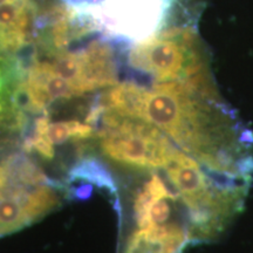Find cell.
<instances>
[{
    "label": "cell",
    "instance_id": "obj_1",
    "mask_svg": "<svg viewBox=\"0 0 253 253\" xmlns=\"http://www.w3.org/2000/svg\"><path fill=\"white\" fill-rule=\"evenodd\" d=\"M140 119L208 171L252 182L253 135L221 99L214 81H153L145 86Z\"/></svg>",
    "mask_w": 253,
    "mask_h": 253
},
{
    "label": "cell",
    "instance_id": "obj_8",
    "mask_svg": "<svg viewBox=\"0 0 253 253\" xmlns=\"http://www.w3.org/2000/svg\"><path fill=\"white\" fill-rule=\"evenodd\" d=\"M49 140L53 144H62L69 138L74 140H86L94 136V130L86 122L82 123L77 120L72 121H60L49 123L47 128Z\"/></svg>",
    "mask_w": 253,
    "mask_h": 253
},
{
    "label": "cell",
    "instance_id": "obj_2",
    "mask_svg": "<svg viewBox=\"0 0 253 253\" xmlns=\"http://www.w3.org/2000/svg\"><path fill=\"white\" fill-rule=\"evenodd\" d=\"M104 39L132 45L179 25L198 24L203 0H89L73 6Z\"/></svg>",
    "mask_w": 253,
    "mask_h": 253
},
{
    "label": "cell",
    "instance_id": "obj_7",
    "mask_svg": "<svg viewBox=\"0 0 253 253\" xmlns=\"http://www.w3.org/2000/svg\"><path fill=\"white\" fill-rule=\"evenodd\" d=\"M33 223L26 205L11 195L0 197V237L13 233Z\"/></svg>",
    "mask_w": 253,
    "mask_h": 253
},
{
    "label": "cell",
    "instance_id": "obj_5",
    "mask_svg": "<svg viewBox=\"0 0 253 253\" xmlns=\"http://www.w3.org/2000/svg\"><path fill=\"white\" fill-rule=\"evenodd\" d=\"M190 242L188 225L171 221L166 225L136 230L123 253H182Z\"/></svg>",
    "mask_w": 253,
    "mask_h": 253
},
{
    "label": "cell",
    "instance_id": "obj_3",
    "mask_svg": "<svg viewBox=\"0 0 253 253\" xmlns=\"http://www.w3.org/2000/svg\"><path fill=\"white\" fill-rule=\"evenodd\" d=\"M198 24L179 25L141 42L121 46L126 66L145 80H191L212 74Z\"/></svg>",
    "mask_w": 253,
    "mask_h": 253
},
{
    "label": "cell",
    "instance_id": "obj_6",
    "mask_svg": "<svg viewBox=\"0 0 253 253\" xmlns=\"http://www.w3.org/2000/svg\"><path fill=\"white\" fill-rule=\"evenodd\" d=\"M69 181H84L116 195V184L106 166L95 157H84L69 171Z\"/></svg>",
    "mask_w": 253,
    "mask_h": 253
},
{
    "label": "cell",
    "instance_id": "obj_4",
    "mask_svg": "<svg viewBox=\"0 0 253 253\" xmlns=\"http://www.w3.org/2000/svg\"><path fill=\"white\" fill-rule=\"evenodd\" d=\"M100 138L101 149L106 156L143 169H164L179 149L151 123L126 116Z\"/></svg>",
    "mask_w": 253,
    "mask_h": 253
},
{
    "label": "cell",
    "instance_id": "obj_9",
    "mask_svg": "<svg viewBox=\"0 0 253 253\" xmlns=\"http://www.w3.org/2000/svg\"><path fill=\"white\" fill-rule=\"evenodd\" d=\"M0 112H1V109H0Z\"/></svg>",
    "mask_w": 253,
    "mask_h": 253
}]
</instances>
